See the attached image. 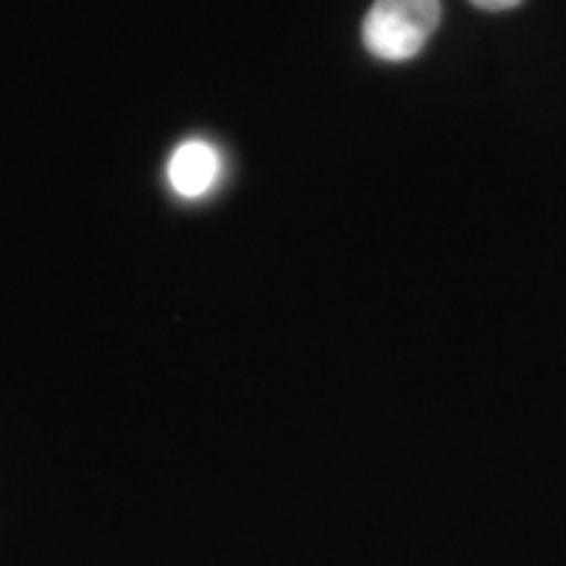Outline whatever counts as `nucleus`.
<instances>
[{
	"instance_id": "nucleus-1",
	"label": "nucleus",
	"mask_w": 566,
	"mask_h": 566,
	"mask_svg": "<svg viewBox=\"0 0 566 566\" xmlns=\"http://www.w3.org/2000/svg\"><path fill=\"white\" fill-rule=\"evenodd\" d=\"M438 24V0H375L363 21V42L375 59L401 63L420 55Z\"/></svg>"
},
{
	"instance_id": "nucleus-2",
	"label": "nucleus",
	"mask_w": 566,
	"mask_h": 566,
	"mask_svg": "<svg viewBox=\"0 0 566 566\" xmlns=\"http://www.w3.org/2000/svg\"><path fill=\"white\" fill-rule=\"evenodd\" d=\"M218 174H221V158H218L216 147L202 139L184 142L168 160V181H171L174 192L187 200L208 195Z\"/></svg>"
},
{
	"instance_id": "nucleus-3",
	"label": "nucleus",
	"mask_w": 566,
	"mask_h": 566,
	"mask_svg": "<svg viewBox=\"0 0 566 566\" xmlns=\"http://www.w3.org/2000/svg\"><path fill=\"white\" fill-rule=\"evenodd\" d=\"M472 6L480 11H509V9H516V6L522 3V0H470Z\"/></svg>"
}]
</instances>
